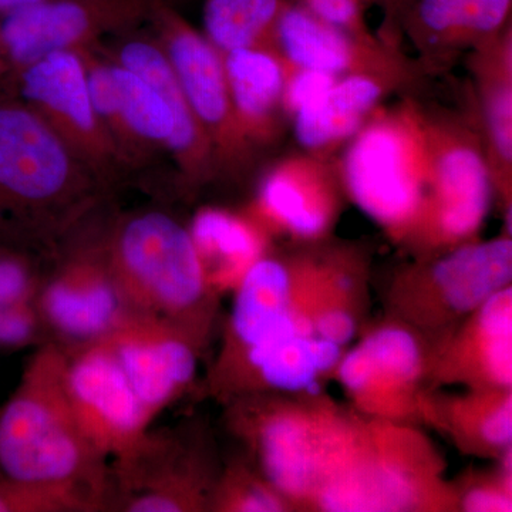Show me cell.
Instances as JSON below:
<instances>
[{
    "label": "cell",
    "instance_id": "6da1fadb",
    "mask_svg": "<svg viewBox=\"0 0 512 512\" xmlns=\"http://www.w3.org/2000/svg\"><path fill=\"white\" fill-rule=\"evenodd\" d=\"M109 187L25 101L0 97V248L55 256Z\"/></svg>",
    "mask_w": 512,
    "mask_h": 512
},
{
    "label": "cell",
    "instance_id": "30bf717a",
    "mask_svg": "<svg viewBox=\"0 0 512 512\" xmlns=\"http://www.w3.org/2000/svg\"><path fill=\"white\" fill-rule=\"evenodd\" d=\"M150 22L195 119L210 141L218 175L244 174L254 160L255 150L235 119L224 56L164 0L154 2Z\"/></svg>",
    "mask_w": 512,
    "mask_h": 512
},
{
    "label": "cell",
    "instance_id": "d4e9b609",
    "mask_svg": "<svg viewBox=\"0 0 512 512\" xmlns=\"http://www.w3.org/2000/svg\"><path fill=\"white\" fill-rule=\"evenodd\" d=\"M222 56L235 119L256 153L274 144L289 120L284 110L289 62L276 49H242Z\"/></svg>",
    "mask_w": 512,
    "mask_h": 512
},
{
    "label": "cell",
    "instance_id": "d6a6232c",
    "mask_svg": "<svg viewBox=\"0 0 512 512\" xmlns=\"http://www.w3.org/2000/svg\"><path fill=\"white\" fill-rule=\"evenodd\" d=\"M298 3L319 19L352 35L366 40L382 39L366 23V9L372 6L370 0H298Z\"/></svg>",
    "mask_w": 512,
    "mask_h": 512
},
{
    "label": "cell",
    "instance_id": "836d02e7",
    "mask_svg": "<svg viewBox=\"0 0 512 512\" xmlns=\"http://www.w3.org/2000/svg\"><path fill=\"white\" fill-rule=\"evenodd\" d=\"M339 77L319 70L303 69L289 63L284 89V110L286 117H292L303 107L309 106L328 92Z\"/></svg>",
    "mask_w": 512,
    "mask_h": 512
},
{
    "label": "cell",
    "instance_id": "4fadbf2b",
    "mask_svg": "<svg viewBox=\"0 0 512 512\" xmlns=\"http://www.w3.org/2000/svg\"><path fill=\"white\" fill-rule=\"evenodd\" d=\"M156 0H46L13 10L0 22V50L20 70L50 53L96 46L150 20Z\"/></svg>",
    "mask_w": 512,
    "mask_h": 512
},
{
    "label": "cell",
    "instance_id": "7a4b0ae2",
    "mask_svg": "<svg viewBox=\"0 0 512 512\" xmlns=\"http://www.w3.org/2000/svg\"><path fill=\"white\" fill-rule=\"evenodd\" d=\"M311 512H457V498L424 427L353 412Z\"/></svg>",
    "mask_w": 512,
    "mask_h": 512
},
{
    "label": "cell",
    "instance_id": "cb8c5ba5",
    "mask_svg": "<svg viewBox=\"0 0 512 512\" xmlns=\"http://www.w3.org/2000/svg\"><path fill=\"white\" fill-rule=\"evenodd\" d=\"M372 259L366 245L329 239L313 323L316 338L346 349L369 325Z\"/></svg>",
    "mask_w": 512,
    "mask_h": 512
},
{
    "label": "cell",
    "instance_id": "4316f807",
    "mask_svg": "<svg viewBox=\"0 0 512 512\" xmlns=\"http://www.w3.org/2000/svg\"><path fill=\"white\" fill-rule=\"evenodd\" d=\"M188 231L205 279L220 298L234 292L249 269L274 249V239L245 211L201 208Z\"/></svg>",
    "mask_w": 512,
    "mask_h": 512
},
{
    "label": "cell",
    "instance_id": "7c38bea8",
    "mask_svg": "<svg viewBox=\"0 0 512 512\" xmlns=\"http://www.w3.org/2000/svg\"><path fill=\"white\" fill-rule=\"evenodd\" d=\"M346 202L336 163L302 151L266 171L244 211L274 241L309 245L333 237Z\"/></svg>",
    "mask_w": 512,
    "mask_h": 512
},
{
    "label": "cell",
    "instance_id": "e0dca14e",
    "mask_svg": "<svg viewBox=\"0 0 512 512\" xmlns=\"http://www.w3.org/2000/svg\"><path fill=\"white\" fill-rule=\"evenodd\" d=\"M103 339L151 420L194 386L207 349L177 326L138 315H128Z\"/></svg>",
    "mask_w": 512,
    "mask_h": 512
},
{
    "label": "cell",
    "instance_id": "f1b7e54d",
    "mask_svg": "<svg viewBox=\"0 0 512 512\" xmlns=\"http://www.w3.org/2000/svg\"><path fill=\"white\" fill-rule=\"evenodd\" d=\"M288 0H205V37L225 53L276 49V29Z\"/></svg>",
    "mask_w": 512,
    "mask_h": 512
},
{
    "label": "cell",
    "instance_id": "5bb4252c",
    "mask_svg": "<svg viewBox=\"0 0 512 512\" xmlns=\"http://www.w3.org/2000/svg\"><path fill=\"white\" fill-rule=\"evenodd\" d=\"M18 76L20 100L94 173L114 183L126 167L94 110L79 50L50 53L20 70Z\"/></svg>",
    "mask_w": 512,
    "mask_h": 512
},
{
    "label": "cell",
    "instance_id": "603a6c76",
    "mask_svg": "<svg viewBox=\"0 0 512 512\" xmlns=\"http://www.w3.org/2000/svg\"><path fill=\"white\" fill-rule=\"evenodd\" d=\"M111 59L146 79L173 110L175 136L168 153L173 157L184 184L197 190L211 183L218 177V168L210 141L195 119L157 37H128L114 50Z\"/></svg>",
    "mask_w": 512,
    "mask_h": 512
},
{
    "label": "cell",
    "instance_id": "7402d4cb",
    "mask_svg": "<svg viewBox=\"0 0 512 512\" xmlns=\"http://www.w3.org/2000/svg\"><path fill=\"white\" fill-rule=\"evenodd\" d=\"M420 423L461 456L497 460L512 448V387L426 390L420 399Z\"/></svg>",
    "mask_w": 512,
    "mask_h": 512
},
{
    "label": "cell",
    "instance_id": "5b68a950",
    "mask_svg": "<svg viewBox=\"0 0 512 512\" xmlns=\"http://www.w3.org/2000/svg\"><path fill=\"white\" fill-rule=\"evenodd\" d=\"M336 167L348 202L399 248L430 188L426 106L406 99L377 107L350 138Z\"/></svg>",
    "mask_w": 512,
    "mask_h": 512
},
{
    "label": "cell",
    "instance_id": "9c48e42d",
    "mask_svg": "<svg viewBox=\"0 0 512 512\" xmlns=\"http://www.w3.org/2000/svg\"><path fill=\"white\" fill-rule=\"evenodd\" d=\"M429 349L412 330L380 318L346 348L333 382L350 409L369 419L420 423ZM423 427V426H421Z\"/></svg>",
    "mask_w": 512,
    "mask_h": 512
},
{
    "label": "cell",
    "instance_id": "52a82bcc",
    "mask_svg": "<svg viewBox=\"0 0 512 512\" xmlns=\"http://www.w3.org/2000/svg\"><path fill=\"white\" fill-rule=\"evenodd\" d=\"M431 180L426 200L400 245L410 258L450 251L481 238L494 201L483 137L473 109H427Z\"/></svg>",
    "mask_w": 512,
    "mask_h": 512
},
{
    "label": "cell",
    "instance_id": "3957f363",
    "mask_svg": "<svg viewBox=\"0 0 512 512\" xmlns=\"http://www.w3.org/2000/svg\"><path fill=\"white\" fill-rule=\"evenodd\" d=\"M66 363V349L52 340L30 357L0 410V476L86 488L100 495L109 511L110 468L74 413Z\"/></svg>",
    "mask_w": 512,
    "mask_h": 512
},
{
    "label": "cell",
    "instance_id": "ffe728a7",
    "mask_svg": "<svg viewBox=\"0 0 512 512\" xmlns=\"http://www.w3.org/2000/svg\"><path fill=\"white\" fill-rule=\"evenodd\" d=\"M473 104L503 231L512 234V23L468 52Z\"/></svg>",
    "mask_w": 512,
    "mask_h": 512
},
{
    "label": "cell",
    "instance_id": "d6986e66",
    "mask_svg": "<svg viewBox=\"0 0 512 512\" xmlns=\"http://www.w3.org/2000/svg\"><path fill=\"white\" fill-rule=\"evenodd\" d=\"M427 390L512 387V285L429 350Z\"/></svg>",
    "mask_w": 512,
    "mask_h": 512
},
{
    "label": "cell",
    "instance_id": "8d00e7d4",
    "mask_svg": "<svg viewBox=\"0 0 512 512\" xmlns=\"http://www.w3.org/2000/svg\"><path fill=\"white\" fill-rule=\"evenodd\" d=\"M0 478H2V476H0Z\"/></svg>",
    "mask_w": 512,
    "mask_h": 512
},
{
    "label": "cell",
    "instance_id": "4dcf8cb0",
    "mask_svg": "<svg viewBox=\"0 0 512 512\" xmlns=\"http://www.w3.org/2000/svg\"><path fill=\"white\" fill-rule=\"evenodd\" d=\"M107 511L100 495L76 487L0 478V512Z\"/></svg>",
    "mask_w": 512,
    "mask_h": 512
},
{
    "label": "cell",
    "instance_id": "2e32d148",
    "mask_svg": "<svg viewBox=\"0 0 512 512\" xmlns=\"http://www.w3.org/2000/svg\"><path fill=\"white\" fill-rule=\"evenodd\" d=\"M305 245H292L291 251L272 249L247 272L237 288L231 312L222 330L220 352L208 372L224 369L249 350L296 335L293 328Z\"/></svg>",
    "mask_w": 512,
    "mask_h": 512
},
{
    "label": "cell",
    "instance_id": "d590c367",
    "mask_svg": "<svg viewBox=\"0 0 512 512\" xmlns=\"http://www.w3.org/2000/svg\"><path fill=\"white\" fill-rule=\"evenodd\" d=\"M5 69H9V66L8 63H6L5 57L2 55V50H0V73Z\"/></svg>",
    "mask_w": 512,
    "mask_h": 512
},
{
    "label": "cell",
    "instance_id": "8992f818",
    "mask_svg": "<svg viewBox=\"0 0 512 512\" xmlns=\"http://www.w3.org/2000/svg\"><path fill=\"white\" fill-rule=\"evenodd\" d=\"M512 285V234L476 239L397 265L380 295L382 318L439 345L491 296Z\"/></svg>",
    "mask_w": 512,
    "mask_h": 512
},
{
    "label": "cell",
    "instance_id": "9a60e30c",
    "mask_svg": "<svg viewBox=\"0 0 512 512\" xmlns=\"http://www.w3.org/2000/svg\"><path fill=\"white\" fill-rule=\"evenodd\" d=\"M66 386L87 439L106 461L127 456L151 417L106 340L66 350Z\"/></svg>",
    "mask_w": 512,
    "mask_h": 512
},
{
    "label": "cell",
    "instance_id": "83f0119b",
    "mask_svg": "<svg viewBox=\"0 0 512 512\" xmlns=\"http://www.w3.org/2000/svg\"><path fill=\"white\" fill-rule=\"evenodd\" d=\"M116 83L121 117L128 131L138 165L153 156L154 151H170L175 136L173 110L143 77L109 57Z\"/></svg>",
    "mask_w": 512,
    "mask_h": 512
},
{
    "label": "cell",
    "instance_id": "1f68e13d",
    "mask_svg": "<svg viewBox=\"0 0 512 512\" xmlns=\"http://www.w3.org/2000/svg\"><path fill=\"white\" fill-rule=\"evenodd\" d=\"M490 467H470L451 478L457 512L512 511V448Z\"/></svg>",
    "mask_w": 512,
    "mask_h": 512
},
{
    "label": "cell",
    "instance_id": "ac0fdd59",
    "mask_svg": "<svg viewBox=\"0 0 512 512\" xmlns=\"http://www.w3.org/2000/svg\"><path fill=\"white\" fill-rule=\"evenodd\" d=\"M275 43L276 50L293 66L338 77L372 74L410 84L423 72L399 47L336 28L292 0L279 19Z\"/></svg>",
    "mask_w": 512,
    "mask_h": 512
},
{
    "label": "cell",
    "instance_id": "e575fe53",
    "mask_svg": "<svg viewBox=\"0 0 512 512\" xmlns=\"http://www.w3.org/2000/svg\"><path fill=\"white\" fill-rule=\"evenodd\" d=\"M383 12V36L384 42L397 46V39L400 35V19L404 9L409 5L410 0H370Z\"/></svg>",
    "mask_w": 512,
    "mask_h": 512
},
{
    "label": "cell",
    "instance_id": "277c9868",
    "mask_svg": "<svg viewBox=\"0 0 512 512\" xmlns=\"http://www.w3.org/2000/svg\"><path fill=\"white\" fill-rule=\"evenodd\" d=\"M100 241L130 315L170 323L208 346L221 298L205 279L188 227L147 208L123 215Z\"/></svg>",
    "mask_w": 512,
    "mask_h": 512
},
{
    "label": "cell",
    "instance_id": "f546056e",
    "mask_svg": "<svg viewBox=\"0 0 512 512\" xmlns=\"http://www.w3.org/2000/svg\"><path fill=\"white\" fill-rule=\"evenodd\" d=\"M208 512H295L244 453L222 461Z\"/></svg>",
    "mask_w": 512,
    "mask_h": 512
},
{
    "label": "cell",
    "instance_id": "ba28073f",
    "mask_svg": "<svg viewBox=\"0 0 512 512\" xmlns=\"http://www.w3.org/2000/svg\"><path fill=\"white\" fill-rule=\"evenodd\" d=\"M222 460L200 420L150 430L110 468L109 511L208 512Z\"/></svg>",
    "mask_w": 512,
    "mask_h": 512
},
{
    "label": "cell",
    "instance_id": "44dd1931",
    "mask_svg": "<svg viewBox=\"0 0 512 512\" xmlns=\"http://www.w3.org/2000/svg\"><path fill=\"white\" fill-rule=\"evenodd\" d=\"M512 0H410L400 19L423 72L448 66L511 23Z\"/></svg>",
    "mask_w": 512,
    "mask_h": 512
},
{
    "label": "cell",
    "instance_id": "484cf974",
    "mask_svg": "<svg viewBox=\"0 0 512 512\" xmlns=\"http://www.w3.org/2000/svg\"><path fill=\"white\" fill-rule=\"evenodd\" d=\"M407 84L372 74H350L292 117L296 141L306 153L330 158L348 143L387 94Z\"/></svg>",
    "mask_w": 512,
    "mask_h": 512
},
{
    "label": "cell",
    "instance_id": "8fae6325",
    "mask_svg": "<svg viewBox=\"0 0 512 512\" xmlns=\"http://www.w3.org/2000/svg\"><path fill=\"white\" fill-rule=\"evenodd\" d=\"M52 271L40 279L36 309L52 342L73 350L97 342L130 315L100 238L60 248Z\"/></svg>",
    "mask_w": 512,
    "mask_h": 512
}]
</instances>
